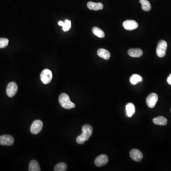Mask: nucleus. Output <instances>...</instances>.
<instances>
[{
    "instance_id": "f257e3e1",
    "label": "nucleus",
    "mask_w": 171,
    "mask_h": 171,
    "mask_svg": "<svg viewBox=\"0 0 171 171\" xmlns=\"http://www.w3.org/2000/svg\"><path fill=\"white\" fill-rule=\"evenodd\" d=\"M93 133V128L90 125H86L83 126L82 134L77 137L76 141L80 145L84 144L85 142L89 140Z\"/></svg>"
},
{
    "instance_id": "f03ea898",
    "label": "nucleus",
    "mask_w": 171,
    "mask_h": 171,
    "mask_svg": "<svg viewBox=\"0 0 171 171\" xmlns=\"http://www.w3.org/2000/svg\"><path fill=\"white\" fill-rule=\"evenodd\" d=\"M59 100L61 107L65 109H70L75 107V104L70 101L69 95L66 93H62L60 96Z\"/></svg>"
},
{
    "instance_id": "7ed1b4c3",
    "label": "nucleus",
    "mask_w": 171,
    "mask_h": 171,
    "mask_svg": "<svg viewBox=\"0 0 171 171\" xmlns=\"http://www.w3.org/2000/svg\"><path fill=\"white\" fill-rule=\"evenodd\" d=\"M167 48V43L165 40H161L159 41L156 48V54L159 57H163L165 56Z\"/></svg>"
},
{
    "instance_id": "20e7f679",
    "label": "nucleus",
    "mask_w": 171,
    "mask_h": 171,
    "mask_svg": "<svg viewBox=\"0 0 171 171\" xmlns=\"http://www.w3.org/2000/svg\"><path fill=\"white\" fill-rule=\"evenodd\" d=\"M52 78V71L48 69H44L40 74V79L44 84H48L51 82Z\"/></svg>"
},
{
    "instance_id": "39448f33",
    "label": "nucleus",
    "mask_w": 171,
    "mask_h": 171,
    "mask_svg": "<svg viewBox=\"0 0 171 171\" xmlns=\"http://www.w3.org/2000/svg\"><path fill=\"white\" fill-rule=\"evenodd\" d=\"M43 127V122L40 120H36L34 121L31 124V132L32 134H38L41 131Z\"/></svg>"
},
{
    "instance_id": "423d86ee",
    "label": "nucleus",
    "mask_w": 171,
    "mask_h": 171,
    "mask_svg": "<svg viewBox=\"0 0 171 171\" xmlns=\"http://www.w3.org/2000/svg\"><path fill=\"white\" fill-rule=\"evenodd\" d=\"M18 91V86L16 83L11 82L8 84L6 89V94L10 98H12L16 94Z\"/></svg>"
},
{
    "instance_id": "0eeeda50",
    "label": "nucleus",
    "mask_w": 171,
    "mask_h": 171,
    "mask_svg": "<svg viewBox=\"0 0 171 171\" xmlns=\"http://www.w3.org/2000/svg\"><path fill=\"white\" fill-rule=\"evenodd\" d=\"M158 95L155 93H151V94L147 96L146 102L148 106L150 108H154L155 107L156 103L158 102Z\"/></svg>"
},
{
    "instance_id": "6e6552de",
    "label": "nucleus",
    "mask_w": 171,
    "mask_h": 171,
    "mask_svg": "<svg viewBox=\"0 0 171 171\" xmlns=\"http://www.w3.org/2000/svg\"><path fill=\"white\" fill-rule=\"evenodd\" d=\"M14 142V138L10 135H3L0 136V145L10 146L13 144Z\"/></svg>"
},
{
    "instance_id": "1a4fd4ad",
    "label": "nucleus",
    "mask_w": 171,
    "mask_h": 171,
    "mask_svg": "<svg viewBox=\"0 0 171 171\" xmlns=\"http://www.w3.org/2000/svg\"><path fill=\"white\" fill-rule=\"evenodd\" d=\"M108 162V156L106 155H101L96 159L95 164L96 167H101L107 164Z\"/></svg>"
},
{
    "instance_id": "9d476101",
    "label": "nucleus",
    "mask_w": 171,
    "mask_h": 171,
    "mask_svg": "<svg viewBox=\"0 0 171 171\" xmlns=\"http://www.w3.org/2000/svg\"><path fill=\"white\" fill-rule=\"evenodd\" d=\"M123 25L124 28L128 31L134 30L138 26L137 22L134 20H126L123 22Z\"/></svg>"
},
{
    "instance_id": "9b49d317",
    "label": "nucleus",
    "mask_w": 171,
    "mask_h": 171,
    "mask_svg": "<svg viewBox=\"0 0 171 171\" xmlns=\"http://www.w3.org/2000/svg\"><path fill=\"white\" fill-rule=\"evenodd\" d=\"M130 157L136 162H140L143 158V155L141 152L137 149H133L130 153Z\"/></svg>"
},
{
    "instance_id": "f8f14e48",
    "label": "nucleus",
    "mask_w": 171,
    "mask_h": 171,
    "mask_svg": "<svg viewBox=\"0 0 171 171\" xmlns=\"http://www.w3.org/2000/svg\"><path fill=\"white\" fill-rule=\"evenodd\" d=\"M143 52L140 49H129L128 54L130 57H139L142 56Z\"/></svg>"
},
{
    "instance_id": "ddd939ff",
    "label": "nucleus",
    "mask_w": 171,
    "mask_h": 171,
    "mask_svg": "<svg viewBox=\"0 0 171 171\" xmlns=\"http://www.w3.org/2000/svg\"><path fill=\"white\" fill-rule=\"evenodd\" d=\"M126 114L127 116L129 117H132L136 112V109L134 105L131 103H129L125 106Z\"/></svg>"
},
{
    "instance_id": "4468645a",
    "label": "nucleus",
    "mask_w": 171,
    "mask_h": 171,
    "mask_svg": "<svg viewBox=\"0 0 171 171\" xmlns=\"http://www.w3.org/2000/svg\"><path fill=\"white\" fill-rule=\"evenodd\" d=\"M87 6L89 9L91 10H98L103 9V5L100 2L95 3V2L89 1L87 2Z\"/></svg>"
},
{
    "instance_id": "2eb2a0df",
    "label": "nucleus",
    "mask_w": 171,
    "mask_h": 171,
    "mask_svg": "<svg viewBox=\"0 0 171 171\" xmlns=\"http://www.w3.org/2000/svg\"><path fill=\"white\" fill-rule=\"evenodd\" d=\"M153 122L156 125H165L167 123V119L164 116H159L154 118Z\"/></svg>"
},
{
    "instance_id": "dca6fc26",
    "label": "nucleus",
    "mask_w": 171,
    "mask_h": 171,
    "mask_svg": "<svg viewBox=\"0 0 171 171\" xmlns=\"http://www.w3.org/2000/svg\"><path fill=\"white\" fill-rule=\"evenodd\" d=\"M97 54L99 57L104 60H108L110 57V54L108 51L104 49H99L97 52Z\"/></svg>"
},
{
    "instance_id": "f3484780",
    "label": "nucleus",
    "mask_w": 171,
    "mask_h": 171,
    "mask_svg": "<svg viewBox=\"0 0 171 171\" xmlns=\"http://www.w3.org/2000/svg\"><path fill=\"white\" fill-rule=\"evenodd\" d=\"M40 168L38 162L36 160H32L29 164V171H40Z\"/></svg>"
},
{
    "instance_id": "a211bd4d",
    "label": "nucleus",
    "mask_w": 171,
    "mask_h": 171,
    "mask_svg": "<svg viewBox=\"0 0 171 171\" xmlns=\"http://www.w3.org/2000/svg\"><path fill=\"white\" fill-rule=\"evenodd\" d=\"M58 24L59 25L62 26V29L64 31H68L71 28V22L68 20H65V22L60 21L58 22Z\"/></svg>"
},
{
    "instance_id": "6ab92c4d",
    "label": "nucleus",
    "mask_w": 171,
    "mask_h": 171,
    "mask_svg": "<svg viewBox=\"0 0 171 171\" xmlns=\"http://www.w3.org/2000/svg\"><path fill=\"white\" fill-rule=\"evenodd\" d=\"M143 78L141 76L137 74H133L130 78V81L133 85H136L138 83L142 81Z\"/></svg>"
},
{
    "instance_id": "aec40b11",
    "label": "nucleus",
    "mask_w": 171,
    "mask_h": 171,
    "mask_svg": "<svg viewBox=\"0 0 171 171\" xmlns=\"http://www.w3.org/2000/svg\"><path fill=\"white\" fill-rule=\"evenodd\" d=\"M140 4H142V8L146 12H148L151 9L150 3L147 0H140Z\"/></svg>"
},
{
    "instance_id": "412c9836",
    "label": "nucleus",
    "mask_w": 171,
    "mask_h": 171,
    "mask_svg": "<svg viewBox=\"0 0 171 171\" xmlns=\"http://www.w3.org/2000/svg\"><path fill=\"white\" fill-rule=\"evenodd\" d=\"M93 34L100 38H103L105 37V33L102 30L98 27H94L92 29Z\"/></svg>"
},
{
    "instance_id": "4be33fe9",
    "label": "nucleus",
    "mask_w": 171,
    "mask_h": 171,
    "mask_svg": "<svg viewBox=\"0 0 171 171\" xmlns=\"http://www.w3.org/2000/svg\"><path fill=\"white\" fill-rule=\"evenodd\" d=\"M67 169V164L64 163H60L55 166L54 170L55 171H65Z\"/></svg>"
},
{
    "instance_id": "5701e85b",
    "label": "nucleus",
    "mask_w": 171,
    "mask_h": 171,
    "mask_svg": "<svg viewBox=\"0 0 171 171\" xmlns=\"http://www.w3.org/2000/svg\"><path fill=\"white\" fill-rule=\"evenodd\" d=\"M9 40L6 38H0V49L4 48L8 46Z\"/></svg>"
},
{
    "instance_id": "b1692460",
    "label": "nucleus",
    "mask_w": 171,
    "mask_h": 171,
    "mask_svg": "<svg viewBox=\"0 0 171 171\" xmlns=\"http://www.w3.org/2000/svg\"><path fill=\"white\" fill-rule=\"evenodd\" d=\"M167 81L169 85H171V74L169 75V77H168Z\"/></svg>"
},
{
    "instance_id": "393cba45",
    "label": "nucleus",
    "mask_w": 171,
    "mask_h": 171,
    "mask_svg": "<svg viewBox=\"0 0 171 171\" xmlns=\"http://www.w3.org/2000/svg\"></svg>"
}]
</instances>
